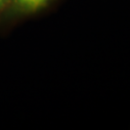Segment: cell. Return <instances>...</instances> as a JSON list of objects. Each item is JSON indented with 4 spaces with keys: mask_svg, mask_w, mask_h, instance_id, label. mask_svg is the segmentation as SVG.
I'll list each match as a JSON object with an SVG mask.
<instances>
[{
    "mask_svg": "<svg viewBox=\"0 0 130 130\" xmlns=\"http://www.w3.org/2000/svg\"><path fill=\"white\" fill-rule=\"evenodd\" d=\"M63 2L64 0H8L0 12V35L8 34L27 20L50 14Z\"/></svg>",
    "mask_w": 130,
    "mask_h": 130,
    "instance_id": "cell-1",
    "label": "cell"
},
{
    "mask_svg": "<svg viewBox=\"0 0 130 130\" xmlns=\"http://www.w3.org/2000/svg\"><path fill=\"white\" fill-rule=\"evenodd\" d=\"M7 2H8V0H0V12H1L2 9L6 6Z\"/></svg>",
    "mask_w": 130,
    "mask_h": 130,
    "instance_id": "cell-2",
    "label": "cell"
}]
</instances>
